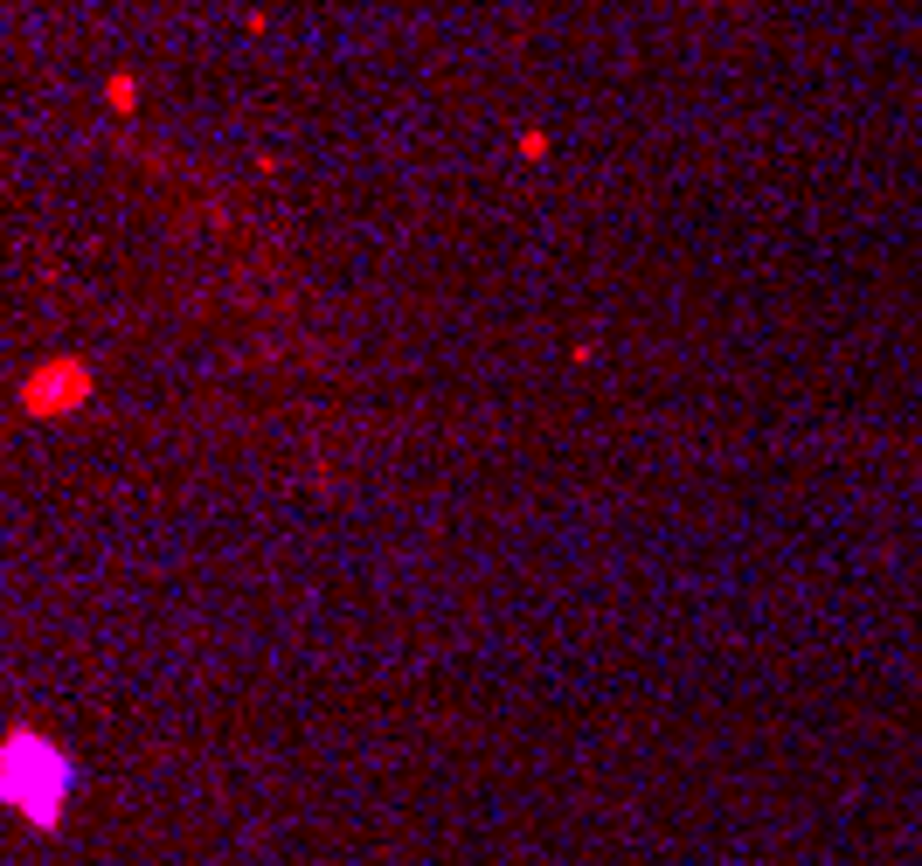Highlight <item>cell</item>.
Segmentation results:
<instances>
[{
  "label": "cell",
  "instance_id": "2",
  "mask_svg": "<svg viewBox=\"0 0 922 866\" xmlns=\"http://www.w3.org/2000/svg\"><path fill=\"white\" fill-rule=\"evenodd\" d=\"M84 395V374L77 368H42V382H28V403L49 409V403H77Z\"/></svg>",
  "mask_w": 922,
  "mask_h": 866
},
{
  "label": "cell",
  "instance_id": "1",
  "mask_svg": "<svg viewBox=\"0 0 922 866\" xmlns=\"http://www.w3.org/2000/svg\"><path fill=\"white\" fill-rule=\"evenodd\" d=\"M0 797L49 825L63 812V797H70V756L49 749V742H35V735H14L0 749Z\"/></svg>",
  "mask_w": 922,
  "mask_h": 866
}]
</instances>
